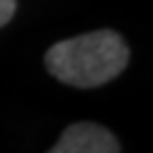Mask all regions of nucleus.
Returning <instances> with one entry per match:
<instances>
[{
	"mask_svg": "<svg viewBox=\"0 0 153 153\" xmlns=\"http://www.w3.org/2000/svg\"><path fill=\"white\" fill-rule=\"evenodd\" d=\"M121 147L113 134L96 123L70 126L51 149V153H117Z\"/></svg>",
	"mask_w": 153,
	"mask_h": 153,
	"instance_id": "nucleus-2",
	"label": "nucleus"
},
{
	"mask_svg": "<svg viewBox=\"0 0 153 153\" xmlns=\"http://www.w3.org/2000/svg\"><path fill=\"white\" fill-rule=\"evenodd\" d=\"M130 51L113 30H98L55 43L45 62L49 72L74 87H98L115 79L128 64Z\"/></svg>",
	"mask_w": 153,
	"mask_h": 153,
	"instance_id": "nucleus-1",
	"label": "nucleus"
},
{
	"mask_svg": "<svg viewBox=\"0 0 153 153\" xmlns=\"http://www.w3.org/2000/svg\"><path fill=\"white\" fill-rule=\"evenodd\" d=\"M15 13V0H0V28H2Z\"/></svg>",
	"mask_w": 153,
	"mask_h": 153,
	"instance_id": "nucleus-3",
	"label": "nucleus"
}]
</instances>
